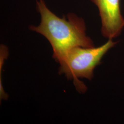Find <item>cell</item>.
Wrapping results in <instances>:
<instances>
[{
	"label": "cell",
	"mask_w": 124,
	"mask_h": 124,
	"mask_svg": "<svg viewBox=\"0 0 124 124\" xmlns=\"http://www.w3.org/2000/svg\"><path fill=\"white\" fill-rule=\"evenodd\" d=\"M117 43L109 39L106 43L98 47L78 46L72 48L59 64V74H64L68 79L73 80L76 90L79 93H84L87 87L79 79L92 80L95 68L101 64L103 56Z\"/></svg>",
	"instance_id": "cell-2"
},
{
	"label": "cell",
	"mask_w": 124,
	"mask_h": 124,
	"mask_svg": "<svg viewBox=\"0 0 124 124\" xmlns=\"http://www.w3.org/2000/svg\"><path fill=\"white\" fill-rule=\"evenodd\" d=\"M99 11L104 37L113 39L120 35L124 27V18L120 11V0H91Z\"/></svg>",
	"instance_id": "cell-3"
},
{
	"label": "cell",
	"mask_w": 124,
	"mask_h": 124,
	"mask_svg": "<svg viewBox=\"0 0 124 124\" xmlns=\"http://www.w3.org/2000/svg\"><path fill=\"white\" fill-rule=\"evenodd\" d=\"M37 9L41 16L37 26L31 25L30 29L44 36L49 41L53 50V58L59 64L67 54L75 47L92 48L93 41L86 36L84 20L73 13L67 18H59L52 12L43 0L36 1Z\"/></svg>",
	"instance_id": "cell-1"
}]
</instances>
